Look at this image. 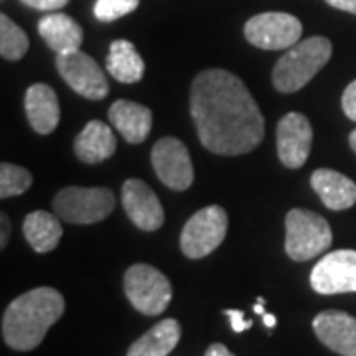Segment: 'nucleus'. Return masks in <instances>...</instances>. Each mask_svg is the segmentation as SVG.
<instances>
[{"label": "nucleus", "mask_w": 356, "mask_h": 356, "mask_svg": "<svg viewBox=\"0 0 356 356\" xmlns=\"http://www.w3.org/2000/svg\"><path fill=\"white\" fill-rule=\"evenodd\" d=\"M311 186L332 212L348 210L356 204V182L332 168H317L311 175Z\"/></svg>", "instance_id": "16"}, {"label": "nucleus", "mask_w": 356, "mask_h": 356, "mask_svg": "<svg viewBox=\"0 0 356 356\" xmlns=\"http://www.w3.org/2000/svg\"><path fill=\"white\" fill-rule=\"evenodd\" d=\"M105 67L121 83H137L145 76V62L129 40H115L109 46Z\"/></svg>", "instance_id": "22"}, {"label": "nucleus", "mask_w": 356, "mask_h": 356, "mask_svg": "<svg viewBox=\"0 0 356 356\" xmlns=\"http://www.w3.org/2000/svg\"><path fill=\"white\" fill-rule=\"evenodd\" d=\"M329 6L343 10V13H350L356 16V0H325Z\"/></svg>", "instance_id": "29"}, {"label": "nucleus", "mask_w": 356, "mask_h": 356, "mask_svg": "<svg viewBox=\"0 0 356 356\" xmlns=\"http://www.w3.org/2000/svg\"><path fill=\"white\" fill-rule=\"evenodd\" d=\"M64 311V295L58 289H30L6 307L2 315V339L14 350H34L42 344L51 325L62 318Z\"/></svg>", "instance_id": "2"}, {"label": "nucleus", "mask_w": 356, "mask_h": 356, "mask_svg": "<svg viewBox=\"0 0 356 356\" xmlns=\"http://www.w3.org/2000/svg\"><path fill=\"white\" fill-rule=\"evenodd\" d=\"M180 334L177 318H165L131 344L127 356H168L177 348Z\"/></svg>", "instance_id": "21"}, {"label": "nucleus", "mask_w": 356, "mask_h": 356, "mask_svg": "<svg viewBox=\"0 0 356 356\" xmlns=\"http://www.w3.org/2000/svg\"><path fill=\"white\" fill-rule=\"evenodd\" d=\"M301 20L287 13L255 14L243 26L245 40L261 50H289L301 40Z\"/></svg>", "instance_id": "8"}, {"label": "nucleus", "mask_w": 356, "mask_h": 356, "mask_svg": "<svg viewBox=\"0 0 356 356\" xmlns=\"http://www.w3.org/2000/svg\"><path fill=\"white\" fill-rule=\"evenodd\" d=\"M38 34L56 54H70L81 48L83 30L72 16L62 13H51L40 18Z\"/></svg>", "instance_id": "19"}, {"label": "nucleus", "mask_w": 356, "mask_h": 356, "mask_svg": "<svg viewBox=\"0 0 356 356\" xmlns=\"http://www.w3.org/2000/svg\"><path fill=\"white\" fill-rule=\"evenodd\" d=\"M151 165L161 182L170 191H188L194 182V166L188 149L175 137H163L154 143Z\"/></svg>", "instance_id": "10"}, {"label": "nucleus", "mask_w": 356, "mask_h": 356, "mask_svg": "<svg viewBox=\"0 0 356 356\" xmlns=\"http://www.w3.org/2000/svg\"><path fill=\"white\" fill-rule=\"evenodd\" d=\"M264 305H266V299H264V297H259V299H257V305L254 307L255 313H257V315H261V317L266 315V309H264Z\"/></svg>", "instance_id": "32"}, {"label": "nucleus", "mask_w": 356, "mask_h": 356, "mask_svg": "<svg viewBox=\"0 0 356 356\" xmlns=\"http://www.w3.org/2000/svg\"><path fill=\"white\" fill-rule=\"evenodd\" d=\"M115 194L109 188L65 186L51 200V208L60 220L70 224H95L115 210Z\"/></svg>", "instance_id": "5"}, {"label": "nucleus", "mask_w": 356, "mask_h": 356, "mask_svg": "<svg viewBox=\"0 0 356 356\" xmlns=\"http://www.w3.org/2000/svg\"><path fill=\"white\" fill-rule=\"evenodd\" d=\"M56 70L65 83L86 99L99 102L109 93V83L103 74V67L83 51L58 54Z\"/></svg>", "instance_id": "9"}, {"label": "nucleus", "mask_w": 356, "mask_h": 356, "mask_svg": "<svg viewBox=\"0 0 356 356\" xmlns=\"http://www.w3.org/2000/svg\"><path fill=\"white\" fill-rule=\"evenodd\" d=\"M123 287L129 303L140 315L156 317L172 299V285L165 273L147 264H135L125 271Z\"/></svg>", "instance_id": "6"}, {"label": "nucleus", "mask_w": 356, "mask_h": 356, "mask_svg": "<svg viewBox=\"0 0 356 356\" xmlns=\"http://www.w3.org/2000/svg\"><path fill=\"white\" fill-rule=\"evenodd\" d=\"M331 56L332 44L325 36H311L297 42L273 67V86L281 93L303 89L327 65Z\"/></svg>", "instance_id": "3"}, {"label": "nucleus", "mask_w": 356, "mask_h": 356, "mask_svg": "<svg viewBox=\"0 0 356 356\" xmlns=\"http://www.w3.org/2000/svg\"><path fill=\"white\" fill-rule=\"evenodd\" d=\"M311 287L318 295L356 291V250H337L321 257L311 271Z\"/></svg>", "instance_id": "11"}, {"label": "nucleus", "mask_w": 356, "mask_h": 356, "mask_svg": "<svg viewBox=\"0 0 356 356\" xmlns=\"http://www.w3.org/2000/svg\"><path fill=\"white\" fill-rule=\"evenodd\" d=\"M317 339L341 356H356V318L344 311H323L313 318Z\"/></svg>", "instance_id": "14"}, {"label": "nucleus", "mask_w": 356, "mask_h": 356, "mask_svg": "<svg viewBox=\"0 0 356 356\" xmlns=\"http://www.w3.org/2000/svg\"><path fill=\"white\" fill-rule=\"evenodd\" d=\"M0 222H2V236H0V248H6L8 243V236H10V220L6 214L0 216Z\"/></svg>", "instance_id": "31"}, {"label": "nucleus", "mask_w": 356, "mask_h": 356, "mask_svg": "<svg viewBox=\"0 0 356 356\" xmlns=\"http://www.w3.org/2000/svg\"><path fill=\"white\" fill-rule=\"evenodd\" d=\"M228 234V214L222 206H206L184 224L180 250L188 259H202L218 250Z\"/></svg>", "instance_id": "7"}, {"label": "nucleus", "mask_w": 356, "mask_h": 356, "mask_svg": "<svg viewBox=\"0 0 356 356\" xmlns=\"http://www.w3.org/2000/svg\"><path fill=\"white\" fill-rule=\"evenodd\" d=\"M109 121L123 139L131 145H139L149 137L153 127V113L140 103L119 99L109 107Z\"/></svg>", "instance_id": "17"}, {"label": "nucleus", "mask_w": 356, "mask_h": 356, "mask_svg": "<svg viewBox=\"0 0 356 356\" xmlns=\"http://www.w3.org/2000/svg\"><path fill=\"white\" fill-rule=\"evenodd\" d=\"M191 115L198 139L214 154L252 153L264 139L266 121L242 79L226 70H204L191 89Z\"/></svg>", "instance_id": "1"}, {"label": "nucleus", "mask_w": 356, "mask_h": 356, "mask_svg": "<svg viewBox=\"0 0 356 356\" xmlns=\"http://www.w3.org/2000/svg\"><path fill=\"white\" fill-rule=\"evenodd\" d=\"M22 232H24L26 242L30 243V248L34 252L48 254V252L58 248L64 228L60 224V216H54V214L44 212V210H36V212H30L24 218Z\"/></svg>", "instance_id": "20"}, {"label": "nucleus", "mask_w": 356, "mask_h": 356, "mask_svg": "<svg viewBox=\"0 0 356 356\" xmlns=\"http://www.w3.org/2000/svg\"><path fill=\"white\" fill-rule=\"evenodd\" d=\"M348 143H350V149L356 153V129L350 133V137H348Z\"/></svg>", "instance_id": "34"}, {"label": "nucleus", "mask_w": 356, "mask_h": 356, "mask_svg": "<svg viewBox=\"0 0 356 356\" xmlns=\"http://www.w3.org/2000/svg\"><path fill=\"white\" fill-rule=\"evenodd\" d=\"M264 323H266L267 329H273V327L277 325V318L273 317V315H269V313H266V315H264Z\"/></svg>", "instance_id": "33"}, {"label": "nucleus", "mask_w": 356, "mask_h": 356, "mask_svg": "<svg viewBox=\"0 0 356 356\" xmlns=\"http://www.w3.org/2000/svg\"><path fill=\"white\" fill-rule=\"evenodd\" d=\"M275 139L277 154L283 165L287 168H301L305 165L313 145V127L305 115H283L275 129Z\"/></svg>", "instance_id": "12"}, {"label": "nucleus", "mask_w": 356, "mask_h": 356, "mask_svg": "<svg viewBox=\"0 0 356 356\" xmlns=\"http://www.w3.org/2000/svg\"><path fill=\"white\" fill-rule=\"evenodd\" d=\"M224 315L229 318V325H232V331L234 332H243L248 329H252V321L245 318V313L243 311H238V309H226Z\"/></svg>", "instance_id": "27"}, {"label": "nucleus", "mask_w": 356, "mask_h": 356, "mask_svg": "<svg viewBox=\"0 0 356 356\" xmlns=\"http://www.w3.org/2000/svg\"><path fill=\"white\" fill-rule=\"evenodd\" d=\"M32 172L24 166H16L13 163L0 165V196L13 198L18 194H24L32 186Z\"/></svg>", "instance_id": "24"}, {"label": "nucleus", "mask_w": 356, "mask_h": 356, "mask_svg": "<svg viewBox=\"0 0 356 356\" xmlns=\"http://www.w3.org/2000/svg\"><path fill=\"white\" fill-rule=\"evenodd\" d=\"M332 243L329 222L311 210L293 208L285 216V252L293 261H309Z\"/></svg>", "instance_id": "4"}, {"label": "nucleus", "mask_w": 356, "mask_h": 356, "mask_svg": "<svg viewBox=\"0 0 356 356\" xmlns=\"http://www.w3.org/2000/svg\"><path fill=\"white\" fill-rule=\"evenodd\" d=\"M76 156L86 165H97L111 159L117 151V139L103 121H89L74 140Z\"/></svg>", "instance_id": "18"}, {"label": "nucleus", "mask_w": 356, "mask_h": 356, "mask_svg": "<svg viewBox=\"0 0 356 356\" xmlns=\"http://www.w3.org/2000/svg\"><path fill=\"white\" fill-rule=\"evenodd\" d=\"M341 103H343L344 115H346L350 121H355L356 123V79L353 81V83H348V86H346Z\"/></svg>", "instance_id": "26"}, {"label": "nucleus", "mask_w": 356, "mask_h": 356, "mask_svg": "<svg viewBox=\"0 0 356 356\" xmlns=\"http://www.w3.org/2000/svg\"><path fill=\"white\" fill-rule=\"evenodd\" d=\"M28 36L6 14L0 16V56L8 62H18L28 51Z\"/></svg>", "instance_id": "23"}, {"label": "nucleus", "mask_w": 356, "mask_h": 356, "mask_svg": "<svg viewBox=\"0 0 356 356\" xmlns=\"http://www.w3.org/2000/svg\"><path fill=\"white\" fill-rule=\"evenodd\" d=\"M22 4L34 8V10H42V13H56L60 8H64L70 0H20Z\"/></svg>", "instance_id": "28"}, {"label": "nucleus", "mask_w": 356, "mask_h": 356, "mask_svg": "<svg viewBox=\"0 0 356 356\" xmlns=\"http://www.w3.org/2000/svg\"><path fill=\"white\" fill-rule=\"evenodd\" d=\"M204 356H236L234 353H229L228 346H224V344L214 343L208 346V350L204 353Z\"/></svg>", "instance_id": "30"}, {"label": "nucleus", "mask_w": 356, "mask_h": 356, "mask_svg": "<svg viewBox=\"0 0 356 356\" xmlns=\"http://www.w3.org/2000/svg\"><path fill=\"white\" fill-rule=\"evenodd\" d=\"M140 0H95L93 16L102 22H113L139 8Z\"/></svg>", "instance_id": "25"}, {"label": "nucleus", "mask_w": 356, "mask_h": 356, "mask_svg": "<svg viewBox=\"0 0 356 356\" xmlns=\"http://www.w3.org/2000/svg\"><path fill=\"white\" fill-rule=\"evenodd\" d=\"M121 202L129 220L143 232H156L165 222L163 204L147 182L129 178L121 191Z\"/></svg>", "instance_id": "13"}, {"label": "nucleus", "mask_w": 356, "mask_h": 356, "mask_svg": "<svg viewBox=\"0 0 356 356\" xmlns=\"http://www.w3.org/2000/svg\"><path fill=\"white\" fill-rule=\"evenodd\" d=\"M24 109L30 127L38 135H50L60 123V102L56 91L46 83H34L26 89Z\"/></svg>", "instance_id": "15"}]
</instances>
